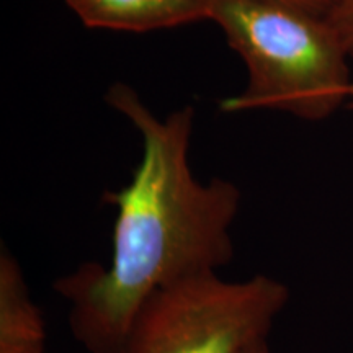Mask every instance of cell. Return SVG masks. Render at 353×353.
Returning <instances> with one entry per match:
<instances>
[{
  "label": "cell",
  "mask_w": 353,
  "mask_h": 353,
  "mask_svg": "<svg viewBox=\"0 0 353 353\" xmlns=\"http://www.w3.org/2000/svg\"><path fill=\"white\" fill-rule=\"evenodd\" d=\"M107 101L139 131L143 156L126 187L105 193L117 206L110 263L83 262L52 285L69 306L70 332L88 353L117 352L159 290L231 263L241 205L232 182H201L193 174V107L161 120L126 83H114Z\"/></svg>",
  "instance_id": "6da1fadb"
},
{
  "label": "cell",
  "mask_w": 353,
  "mask_h": 353,
  "mask_svg": "<svg viewBox=\"0 0 353 353\" xmlns=\"http://www.w3.org/2000/svg\"><path fill=\"white\" fill-rule=\"evenodd\" d=\"M210 20L249 72L223 112L278 110L319 121L348 103L350 57L325 17L281 0H213Z\"/></svg>",
  "instance_id": "7a4b0ae2"
},
{
  "label": "cell",
  "mask_w": 353,
  "mask_h": 353,
  "mask_svg": "<svg viewBox=\"0 0 353 353\" xmlns=\"http://www.w3.org/2000/svg\"><path fill=\"white\" fill-rule=\"evenodd\" d=\"M288 299L286 285L268 275L185 278L139 307L114 353H245L268 342Z\"/></svg>",
  "instance_id": "3957f363"
},
{
  "label": "cell",
  "mask_w": 353,
  "mask_h": 353,
  "mask_svg": "<svg viewBox=\"0 0 353 353\" xmlns=\"http://www.w3.org/2000/svg\"><path fill=\"white\" fill-rule=\"evenodd\" d=\"M88 28L145 33L210 20L213 0H65Z\"/></svg>",
  "instance_id": "277c9868"
},
{
  "label": "cell",
  "mask_w": 353,
  "mask_h": 353,
  "mask_svg": "<svg viewBox=\"0 0 353 353\" xmlns=\"http://www.w3.org/2000/svg\"><path fill=\"white\" fill-rule=\"evenodd\" d=\"M46 324L30 296L23 270L2 247L0 252V353H44Z\"/></svg>",
  "instance_id": "5b68a950"
},
{
  "label": "cell",
  "mask_w": 353,
  "mask_h": 353,
  "mask_svg": "<svg viewBox=\"0 0 353 353\" xmlns=\"http://www.w3.org/2000/svg\"><path fill=\"white\" fill-rule=\"evenodd\" d=\"M325 20L341 38L348 57L353 59V0H335L332 8L325 13Z\"/></svg>",
  "instance_id": "8992f818"
},
{
  "label": "cell",
  "mask_w": 353,
  "mask_h": 353,
  "mask_svg": "<svg viewBox=\"0 0 353 353\" xmlns=\"http://www.w3.org/2000/svg\"><path fill=\"white\" fill-rule=\"evenodd\" d=\"M281 2H286V3H290V6L304 8V10L316 13V15L325 17V13L332 8L335 0H281Z\"/></svg>",
  "instance_id": "52a82bcc"
},
{
  "label": "cell",
  "mask_w": 353,
  "mask_h": 353,
  "mask_svg": "<svg viewBox=\"0 0 353 353\" xmlns=\"http://www.w3.org/2000/svg\"><path fill=\"white\" fill-rule=\"evenodd\" d=\"M245 353H273L270 345H268V342H262L259 343V345H255L250 348V350H247Z\"/></svg>",
  "instance_id": "ba28073f"
},
{
  "label": "cell",
  "mask_w": 353,
  "mask_h": 353,
  "mask_svg": "<svg viewBox=\"0 0 353 353\" xmlns=\"http://www.w3.org/2000/svg\"><path fill=\"white\" fill-rule=\"evenodd\" d=\"M348 107L353 108V83H352V88H350V94H348Z\"/></svg>",
  "instance_id": "9c48e42d"
}]
</instances>
